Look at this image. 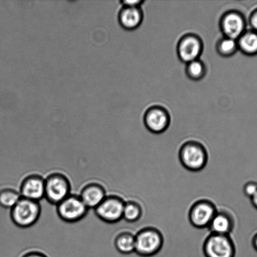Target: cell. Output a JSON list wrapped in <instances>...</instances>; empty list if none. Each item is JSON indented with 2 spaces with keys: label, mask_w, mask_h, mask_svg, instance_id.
Returning <instances> with one entry per match:
<instances>
[{
  "label": "cell",
  "mask_w": 257,
  "mask_h": 257,
  "mask_svg": "<svg viewBox=\"0 0 257 257\" xmlns=\"http://www.w3.org/2000/svg\"><path fill=\"white\" fill-rule=\"evenodd\" d=\"M179 155L184 167L194 172L202 170L208 163L207 151L202 144L197 141H190L184 144Z\"/></svg>",
  "instance_id": "cell-1"
},
{
  "label": "cell",
  "mask_w": 257,
  "mask_h": 257,
  "mask_svg": "<svg viewBox=\"0 0 257 257\" xmlns=\"http://www.w3.org/2000/svg\"><path fill=\"white\" fill-rule=\"evenodd\" d=\"M135 239V252L140 256L150 257L155 255L162 248V234L155 228L142 229L136 234Z\"/></svg>",
  "instance_id": "cell-2"
},
{
  "label": "cell",
  "mask_w": 257,
  "mask_h": 257,
  "mask_svg": "<svg viewBox=\"0 0 257 257\" xmlns=\"http://www.w3.org/2000/svg\"><path fill=\"white\" fill-rule=\"evenodd\" d=\"M40 213L39 202L22 198L12 209L11 215L13 221L17 225L29 227L36 222Z\"/></svg>",
  "instance_id": "cell-3"
},
{
  "label": "cell",
  "mask_w": 257,
  "mask_h": 257,
  "mask_svg": "<svg viewBox=\"0 0 257 257\" xmlns=\"http://www.w3.org/2000/svg\"><path fill=\"white\" fill-rule=\"evenodd\" d=\"M206 257H235V245L230 235L211 233L203 245Z\"/></svg>",
  "instance_id": "cell-4"
},
{
  "label": "cell",
  "mask_w": 257,
  "mask_h": 257,
  "mask_svg": "<svg viewBox=\"0 0 257 257\" xmlns=\"http://www.w3.org/2000/svg\"><path fill=\"white\" fill-rule=\"evenodd\" d=\"M203 50V40L193 33H188L181 37L176 47L179 59L186 64L200 59Z\"/></svg>",
  "instance_id": "cell-5"
},
{
  "label": "cell",
  "mask_w": 257,
  "mask_h": 257,
  "mask_svg": "<svg viewBox=\"0 0 257 257\" xmlns=\"http://www.w3.org/2000/svg\"><path fill=\"white\" fill-rule=\"evenodd\" d=\"M246 20L242 13L231 10L224 13L220 20V28L223 37L237 40L246 30Z\"/></svg>",
  "instance_id": "cell-6"
},
{
  "label": "cell",
  "mask_w": 257,
  "mask_h": 257,
  "mask_svg": "<svg viewBox=\"0 0 257 257\" xmlns=\"http://www.w3.org/2000/svg\"><path fill=\"white\" fill-rule=\"evenodd\" d=\"M69 181L64 175L54 174L45 180V198L49 202L58 205L70 195Z\"/></svg>",
  "instance_id": "cell-7"
},
{
  "label": "cell",
  "mask_w": 257,
  "mask_h": 257,
  "mask_svg": "<svg viewBox=\"0 0 257 257\" xmlns=\"http://www.w3.org/2000/svg\"><path fill=\"white\" fill-rule=\"evenodd\" d=\"M218 210L215 204L208 200L196 201L189 212L191 225L197 228H208Z\"/></svg>",
  "instance_id": "cell-8"
},
{
  "label": "cell",
  "mask_w": 257,
  "mask_h": 257,
  "mask_svg": "<svg viewBox=\"0 0 257 257\" xmlns=\"http://www.w3.org/2000/svg\"><path fill=\"white\" fill-rule=\"evenodd\" d=\"M143 122L150 132L161 134L165 132L169 126L170 115L165 107L158 105H152L146 110Z\"/></svg>",
  "instance_id": "cell-9"
},
{
  "label": "cell",
  "mask_w": 257,
  "mask_h": 257,
  "mask_svg": "<svg viewBox=\"0 0 257 257\" xmlns=\"http://www.w3.org/2000/svg\"><path fill=\"white\" fill-rule=\"evenodd\" d=\"M125 201L118 196H107L95 209L98 217L107 223H115L123 220Z\"/></svg>",
  "instance_id": "cell-10"
},
{
  "label": "cell",
  "mask_w": 257,
  "mask_h": 257,
  "mask_svg": "<svg viewBox=\"0 0 257 257\" xmlns=\"http://www.w3.org/2000/svg\"><path fill=\"white\" fill-rule=\"evenodd\" d=\"M88 208L79 196L69 195L57 205L60 217L67 222H75L87 213Z\"/></svg>",
  "instance_id": "cell-11"
},
{
  "label": "cell",
  "mask_w": 257,
  "mask_h": 257,
  "mask_svg": "<svg viewBox=\"0 0 257 257\" xmlns=\"http://www.w3.org/2000/svg\"><path fill=\"white\" fill-rule=\"evenodd\" d=\"M22 198L39 202L45 197V180L39 176H30L22 183L20 189Z\"/></svg>",
  "instance_id": "cell-12"
},
{
  "label": "cell",
  "mask_w": 257,
  "mask_h": 257,
  "mask_svg": "<svg viewBox=\"0 0 257 257\" xmlns=\"http://www.w3.org/2000/svg\"><path fill=\"white\" fill-rule=\"evenodd\" d=\"M144 14L142 7L122 6L118 13V22L123 29L134 30L142 24Z\"/></svg>",
  "instance_id": "cell-13"
},
{
  "label": "cell",
  "mask_w": 257,
  "mask_h": 257,
  "mask_svg": "<svg viewBox=\"0 0 257 257\" xmlns=\"http://www.w3.org/2000/svg\"><path fill=\"white\" fill-rule=\"evenodd\" d=\"M235 221L233 216L227 211H218L214 216L208 228L211 233L218 235H230L233 230Z\"/></svg>",
  "instance_id": "cell-14"
},
{
  "label": "cell",
  "mask_w": 257,
  "mask_h": 257,
  "mask_svg": "<svg viewBox=\"0 0 257 257\" xmlns=\"http://www.w3.org/2000/svg\"><path fill=\"white\" fill-rule=\"evenodd\" d=\"M79 197L88 209H95L107 196L102 186L97 184H91L83 189Z\"/></svg>",
  "instance_id": "cell-15"
},
{
  "label": "cell",
  "mask_w": 257,
  "mask_h": 257,
  "mask_svg": "<svg viewBox=\"0 0 257 257\" xmlns=\"http://www.w3.org/2000/svg\"><path fill=\"white\" fill-rule=\"evenodd\" d=\"M238 50L244 55L252 57L257 55V32L253 30H247L238 38Z\"/></svg>",
  "instance_id": "cell-16"
},
{
  "label": "cell",
  "mask_w": 257,
  "mask_h": 257,
  "mask_svg": "<svg viewBox=\"0 0 257 257\" xmlns=\"http://www.w3.org/2000/svg\"><path fill=\"white\" fill-rule=\"evenodd\" d=\"M117 250L123 255H130L135 252V235L130 231H124L117 236L115 241Z\"/></svg>",
  "instance_id": "cell-17"
},
{
  "label": "cell",
  "mask_w": 257,
  "mask_h": 257,
  "mask_svg": "<svg viewBox=\"0 0 257 257\" xmlns=\"http://www.w3.org/2000/svg\"><path fill=\"white\" fill-rule=\"evenodd\" d=\"M185 72L189 79L193 81H200L206 76L207 68L200 59L186 64Z\"/></svg>",
  "instance_id": "cell-18"
},
{
  "label": "cell",
  "mask_w": 257,
  "mask_h": 257,
  "mask_svg": "<svg viewBox=\"0 0 257 257\" xmlns=\"http://www.w3.org/2000/svg\"><path fill=\"white\" fill-rule=\"evenodd\" d=\"M216 50L221 57H232L238 51L237 41L228 37L221 38L216 43Z\"/></svg>",
  "instance_id": "cell-19"
},
{
  "label": "cell",
  "mask_w": 257,
  "mask_h": 257,
  "mask_svg": "<svg viewBox=\"0 0 257 257\" xmlns=\"http://www.w3.org/2000/svg\"><path fill=\"white\" fill-rule=\"evenodd\" d=\"M142 206L137 201H127L123 209V220L127 223H135L142 216Z\"/></svg>",
  "instance_id": "cell-20"
},
{
  "label": "cell",
  "mask_w": 257,
  "mask_h": 257,
  "mask_svg": "<svg viewBox=\"0 0 257 257\" xmlns=\"http://www.w3.org/2000/svg\"><path fill=\"white\" fill-rule=\"evenodd\" d=\"M22 198L19 192L12 189L0 190V206L12 209Z\"/></svg>",
  "instance_id": "cell-21"
},
{
  "label": "cell",
  "mask_w": 257,
  "mask_h": 257,
  "mask_svg": "<svg viewBox=\"0 0 257 257\" xmlns=\"http://www.w3.org/2000/svg\"><path fill=\"white\" fill-rule=\"evenodd\" d=\"M257 193V183L255 181H249L246 183L243 187V193L246 196L250 198L253 197Z\"/></svg>",
  "instance_id": "cell-22"
},
{
  "label": "cell",
  "mask_w": 257,
  "mask_h": 257,
  "mask_svg": "<svg viewBox=\"0 0 257 257\" xmlns=\"http://www.w3.org/2000/svg\"><path fill=\"white\" fill-rule=\"evenodd\" d=\"M249 24H250L251 30L257 32V9L253 10L249 17Z\"/></svg>",
  "instance_id": "cell-23"
},
{
  "label": "cell",
  "mask_w": 257,
  "mask_h": 257,
  "mask_svg": "<svg viewBox=\"0 0 257 257\" xmlns=\"http://www.w3.org/2000/svg\"><path fill=\"white\" fill-rule=\"evenodd\" d=\"M144 2L142 0H133V1H131V0H124V1H122L121 3H122V6L141 7Z\"/></svg>",
  "instance_id": "cell-24"
},
{
  "label": "cell",
  "mask_w": 257,
  "mask_h": 257,
  "mask_svg": "<svg viewBox=\"0 0 257 257\" xmlns=\"http://www.w3.org/2000/svg\"><path fill=\"white\" fill-rule=\"evenodd\" d=\"M23 257H47L44 254L37 251H32V252L28 253Z\"/></svg>",
  "instance_id": "cell-25"
},
{
  "label": "cell",
  "mask_w": 257,
  "mask_h": 257,
  "mask_svg": "<svg viewBox=\"0 0 257 257\" xmlns=\"http://www.w3.org/2000/svg\"><path fill=\"white\" fill-rule=\"evenodd\" d=\"M251 243H252L253 248L257 251V233L253 236Z\"/></svg>",
  "instance_id": "cell-26"
},
{
  "label": "cell",
  "mask_w": 257,
  "mask_h": 257,
  "mask_svg": "<svg viewBox=\"0 0 257 257\" xmlns=\"http://www.w3.org/2000/svg\"><path fill=\"white\" fill-rule=\"evenodd\" d=\"M251 204L253 206V207L256 208L257 210V193L253 197L251 198Z\"/></svg>",
  "instance_id": "cell-27"
}]
</instances>
